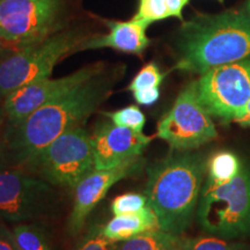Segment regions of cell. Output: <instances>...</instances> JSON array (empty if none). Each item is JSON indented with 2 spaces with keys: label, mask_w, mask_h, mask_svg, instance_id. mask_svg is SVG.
Segmentation results:
<instances>
[{
  "label": "cell",
  "mask_w": 250,
  "mask_h": 250,
  "mask_svg": "<svg viewBox=\"0 0 250 250\" xmlns=\"http://www.w3.org/2000/svg\"><path fill=\"white\" fill-rule=\"evenodd\" d=\"M122 72L118 68L100 72L76 88L68 90L33 114L8 124V162L22 167L56 138L76 127L83 126L100 104L109 98Z\"/></svg>",
  "instance_id": "obj_1"
},
{
  "label": "cell",
  "mask_w": 250,
  "mask_h": 250,
  "mask_svg": "<svg viewBox=\"0 0 250 250\" xmlns=\"http://www.w3.org/2000/svg\"><path fill=\"white\" fill-rule=\"evenodd\" d=\"M177 50V70L201 76L250 58V12H226L184 23Z\"/></svg>",
  "instance_id": "obj_2"
},
{
  "label": "cell",
  "mask_w": 250,
  "mask_h": 250,
  "mask_svg": "<svg viewBox=\"0 0 250 250\" xmlns=\"http://www.w3.org/2000/svg\"><path fill=\"white\" fill-rule=\"evenodd\" d=\"M199 154H180L147 168L145 195L158 217L160 229L182 235L192 223L206 169Z\"/></svg>",
  "instance_id": "obj_3"
},
{
  "label": "cell",
  "mask_w": 250,
  "mask_h": 250,
  "mask_svg": "<svg viewBox=\"0 0 250 250\" xmlns=\"http://www.w3.org/2000/svg\"><path fill=\"white\" fill-rule=\"evenodd\" d=\"M197 217L208 233L233 239L250 232V169L243 167L232 181L214 183L206 181Z\"/></svg>",
  "instance_id": "obj_4"
},
{
  "label": "cell",
  "mask_w": 250,
  "mask_h": 250,
  "mask_svg": "<svg viewBox=\"0 0 250 250\" xmlns=\"http://www.w3.org/2000/svg\"><path fill=\"white\" fill-rule=\"evenodd\" d=\"M22 168L56 187L76 189L95 169L92 137L83 126L62 133Z\"/></svg>",
  "instance_id": "obj_5"
},
{
  "label": "cell",
  "mask_w": 250,
  "mask_h": 250,
  "mask_svg": "<svg viewBox=\"0 0 250 250\" xmlns=\"http://www.w3.org/2000/svg\"><path fill=\"white\" fill-rule=\"evenodd\" d=\"M87 39L79 30H62L34 44L19 48L0 61V99L34 81L49 78L57 62L78 51Z\"/></svg>",
  "instance_id": "obj_6"
},
{
  "label": "cell",
  "mask_w": 250,
  "mask_h": 250,
  "mask_svg": "<svg viewBox=\"0 0 250 250\" xmlns=\"http://www.w3.org/2000/svg\"><path fill=\"white\" fill-rule=\"evenodd\" d=\"M65 0H0V41L19 48L64 30Z\"/></svg>",
  "instance_id": "obj_7"
},
{
  "label": "cell",
  "mask_w": 250,
  "mask_h": 250,
  "mask_svg": "<svg viewBox=\"0 0 250 250\" xmlns=\"http://www.w3.org/2000/svg\"><path fill=\"white\" fill-rule=\"evenodd\" d=\"M52 184L18 166L0 168V219L26 223L48 217L57 204Z\"/></svg>",
  "instance_id": "obj_8"
},
{
  "label": "cell",
  "mask_w": 250,
  "mask_h": 250,
  "mask_svg": "<svg viewBox=\"0 0 250 250\" xmlns=\"http://www.w3.org/2000/svg\"><path fill=\"white\" fill-rule=\"evenodd\" d=\"M156 137L175 151L196 149L217 138L218 131L198 98L196 81L180 93L170 110L159 122Z\"/></svg>",
  "instance_id": "obj_9"
},
{
  "label": "cell",
  "mask_w": 250,
  "mask_h": 250,
  "mask_svg": "<svg viewBox=\"0 0 250 250\" xmlns=\"http://www.w3.org/2000/svg\"><path fill=\"white\" fill-rule=\"evenodd\" d=\"M196 83L198 98L211 116L233 122L250 101V58L212 68Z\"/></svg>",
  "instance_id": "obj_10"
},
{
  "label": "cell",
  "mask_w": 250,
  "mask_h": 250,
  "mask_svg": "<svg viewBox=\"0 0 250 250\" xmlns=\"http://www.w3.org/2000/svg\"><path fill=\"white\" fill-rule=\"evenodd\" d=\"M104 68V65L98 62L80 68L66 77L58 78V79H51L50 77L43 78L28 83L14 90L4 99L2 112L11 123L22 121L37 109L64 95L68 90L76 88L80 83L96 76Z\"/></svg>",
  "instance_id": "obj_11"
},
{
  "label": "cell",
  "mask_w": 250,
  "mask_h": 250,
  "mask_svg": "<svg viewBox=\"0 0 250 250\" xmlns=\"http://www.w3.org/2000/svg\"><path fill=\"white\" fill-rule=\"evenodd\" d=\"M90 137L95 169H109L139 159L153 139V137L145 136L143 132L109 122L96 124Z\"/></svg>",
  "instance_id": "obj_12"
},
{
  "label": "cell",
  "mask_w": 250,
  "mask_h": 250,
  "mask_svg": "<svg viewBox=\"0 0 250 250\" xmlns=\"http://www.w3.org/2000/svg\"><path fill=\"white\" fill-rule=\"evenodd\" d=\"M142 168L143 160L139 158L109 169H94L88 176L81 181L74 189V204L67 223L71 235H77L81 232L85 226L87 217L104 198L115 183L137 174Z\"/></svg>",
  "instance_id": "obj_13"
},
{
  "label": "cell",
  "mask_w": 250,
  "mask_h": 250,
  "mask_svg": "<svg viewBox=\"0 0 250 250\" xmlns=\"http://www.w3.org/2000/svg\"><path fill=\"white\" fill-rule=\"evenodd\" d=\"M105 24L110 29L109 34L86 39L79 50L110 48L124 54L140 56L149 45V39L146 35L148 23L131 20L127 22L105 21Z\"/></svg>",
  "instance_id": "obj_14"
},
{
  "label": "cell",
  "mask_w": 250,
  "mask_h": 250,
  "mask_svg": "<svg viewBox=\"0 0 250 250\" xmlns=\"http://www.w3.org/2000/svg\"><path fill=\"white\" fill-rule=\"evenodd\" d=\"M158 229H160L158 217L147 205L137 213L115 215L101 227V233L112 242H121L140 234Z\"/></svg>",
  "instance_id": "obj_15"
},
{
  "label": "cell",
  "mask_w": 250,
  "mask_h": 250,
  "mask_svg": "<svg viewBox=\"0 0 250 250\" xmlns=\"http://www.w3.org/2000/svg\"><path fill=\"white\" fill-rule=\"evenodd\" d=\"M182 235L165 232L162 229L151 230L116 242L112 250H182Z\"/></svg>",
  "instance_id": "obj_16"
},
{
  "label": "cell",
  "mask_w": 250,
  "mask_h": 250,
  "mask_svg": "<svg viewBox=\"0 0 250 250\" xmlns=\"http://www.w3.org/2000/svg\"><path fill=\"white\" fill-rule=\"evenodd\" d=\"M208 180L214 183H226L232 181L242 169L241 161L235 154L221 151L211 156L208 162Z\"/></svg>",
  "instance_id": "obj_17"
},
{
  "label": "cell",
  "mask_w": 250,
  "mask_h": 250,
  "mask_svg": "<svg viewBox=\"0 0 250 250\" xmlns=\"http://www.w3.org/2000/svg\"><path fill=\"white\" fill-rule=\"evenodd\" d=\"M12 234L19 250H51L46 234L35 225L20 224Z\"/></svg>",
  "instance_id": "obj_18"
},
{
  "label": "cell",
  "mask_w": 250,
  "mask_h": 250,
  "mask_svg": "<svg viewBox=\"0 0 250 250\" xmlns=\"http://www.w3.org/2000/svg\"><path fill=\"white\" fill-rule=\"evenodd\" d=\"M101 114L111 121V123L118 126L129 127V129L143 132L146 124V117L140 110L138 105L131 104L115 111H102Z\"/></svg>",
  "instance_id": "obj_19"
},
{
  "label": "cell",
  "mask_w": 250,
  "mask_h": 250,
  "mask_svg": "<svg viewBox=\"0 0 250 250\" xmlns=\"http://www.w3.org/2000/svg\"><path fill=\"white\" fill-rule=\"evenodd\" d=\"M182 250H249L242 243L228 242L219 236L184 237Z\"/></svg>",
  "instance_id": "obj_20"
},
{
  "label": "cell",
  "mask_w": 250,
  "mask_h": 250,
  "mask_svg": "<svg viewBox=\"0 0 250 250\" xmlns=\"http://www.w3.org/2000/svg\"><path fill=\"white\" fill-rule=\"evenodd\" d=\"M170 17L166 0H139L138 12L132 18V20L143 21L151 24Z\"/></svg>",
  "instance_id": "obj_21"
},
{
  "label": "cell",
  "mask_w": 250,
  "mask_h": 250,
  "mask_svg": "<svg viewBox=\"0 0 250 250\" xmlns=\"http://www.w3.org/2000/svg\"><path fill=\"white\" fill-rule=\"evenodd\" d=\"M165 79V74L162 73L155 62H148L145 65L136 77L133 78L130 83L127 89L131 92H137V90L148 89V88H159L161 83Z\"/></svg>",
  "instance_id": "obj_22"
},
{
  "label": "cell",
  "mask_w": 250,
  "mask_h": 250,
  "mask_svg": "<svg viewBox=\"0 0 250 250\" xmlns=\"http://www.w3.org/2000/svg\"><path fill=\"white\" fill-rule=\"evenodd\" d=\"M147 205V197H146V195L137 192H127L117 196L111 202L110 210L114 215L130 214L140 212Z\"/></svg>",
  "instance_id": "obj_23"
},
{
  "label": "cell",
  "mask_w": 250,
  "mask_h": 250,
  "mask_svg": "<svg viewBox=\"0 0 250 250\" xmlns=\"http://www.w3.org/2000/svg\"><path fill=\"white\" fill-rule=\"evenodd\" d=\"M116 242H112L101 233V227H94L76 250H112Z\"/></svg>",
  "instance_id": "obj_24"
},
{
  "label": "cell",
  "mask_w": 250,
  "mask_h": 250,
  "mask_svg": "<svg viewBox=\"0 0 250 250\" xmlns=\"http://www.w3.org/2000/svg\"><path fill=\"white\" fill-rule=\"evenodd\" d=\"M8 124L5 114L0 115V168L8 164Z\"/></svg>",
  "instance_id": "obj_25"
},
{
  "label": "cell",
  "mask_w": 250,
  "mask_h": 250,
  "mask_svg": "<svg viewBox=\"0 0 250 250\" xmlns=\"http://www.w3.org/2000/svg\"><path fill=\"white\" fill-rule=\"evenodd\" d=\"M160 98L159 88H148L133 92V99L140 105H152Z\"/></svg>",
  "instance_id": "obj_26"
},
{
  "label": "cell",
  "mask_w": 250,
  "mask_h": 250,
  "mask_svg": "<svg viewBox=\"0 0 250 250\" xmlns=\"http://www.w3.org/2000/svg\"><path fill=\"white\" fill-rule=\"evenodd\" d=\"M0 250H19L12 232L0 225Z\"/></svg>",
  "instance_id": "obj_27"
},
{
  "label": "cell",
  "mask_w": 250,
  "mask_h": 250,
  "mask_svg": "<svg viewBox=\"0 0 250 250\" xmlns=\"http://www.w3.org/2000/svg\"><path fill=\"white\" fill-rule=\"evenodd\" d=\"M166 2H167L171 17L177 18L179 20H183V8L186 7L189 0H166Z\"/></svg>",
  "instance_id": "obj_28"
},
{
  "label": "cell",
  "mask_w": 250,
  "mask_h": 250,
  "mask_svg": "<svg viewBox=\"0 0 250 250\" xmlns=\"http://www.w3.org/2000/svg\"><path fill=\"white\" fill-rule=\"evenodd\" d=\"M233 122L242 125V126H250V101L237 112Z\"/></svg>",
  "instance_id": "obj_29"
},
{
  "label": "cell",
  "mask_w": 250,
  "mask_h": 250,
  "mask_svg": "<svg viewBox=\"0 0 250 250\" xmlns=\"http://www.w3.org/2000/svg\"><path fill=\"white\" fill-rule=\"evenodd\" d=\"M9 54H11V50H9L7 44L2 42V41H0V61H2Z\"/></svg>",
  "instance_id": "obj_30"
},
{
  "label": "cell",
  "mask_w": 250,
  "mask_h": 250,
  "mask_svg": "<svg viewBox=\"0 0 250 250\" xmlns=\"http://www.w3.org/2000/svg\"><path fill=\"white\" fill-rule=\"evenodd\" d=\"M248 11L250 12V0L248 1Z\"/></svg>",
  "instance_id": "obj_31"
},
{
  "label": "cell",
  "mask_w": 250,
  "mask_h": 250,
  "mask_svg": "<svg viewBox=\"0 0 250 250\" xmlns=\"http://www.w3.org/2000/svg\"><path fill=\"white\" fill-rule=\"evenodd\" d=\"M218 1H220V2H224V0H218Z\"/></svg>",
  "instance_id": "obj_32"
}]
</instances>
